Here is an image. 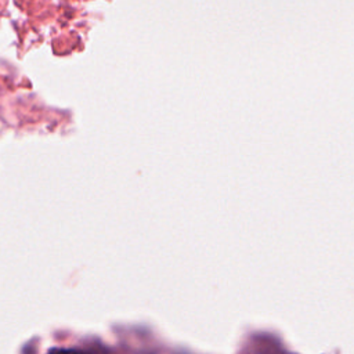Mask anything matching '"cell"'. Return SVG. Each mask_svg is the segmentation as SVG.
Segmentation results:
<instances>
[{
  "mask_svg": "<svg viewBox=\"0 0 354 354\" xmlns=\"http://www.w3.org/2000/svg\"><path fill=\"white\" fill-rule=\"evenodd\" d=\"M53 354H82V353L75 351V350H59V351H55Z\"/></svg>",
  "mask_w": 354,
  "mask_h": 354,
  "instance_id": "cell-1",
  "label": "cell"
}]
</instances>
